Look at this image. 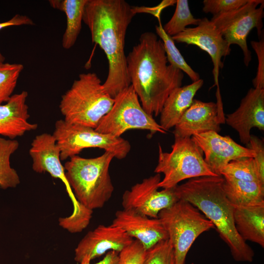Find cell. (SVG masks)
I'll return each mask as SVG.
<instances>
[{
    "label": "cell",
    "mask_w": 264,
    "mask_h": 264,
    "mask_svg": "<svg viewBox=\"0 0 264 264\" xmlns=\"http://www.w3.org/2000/svg\"><path fill=\"white\" fill-rule=\"evenodd\" d=\"M134 16L132 6L124 0H88L84 8L83 22L89 29L92 43L108 59L103 87L113 98L131 85L125 46L127 30Z\"/></svg>",
    "instance_id": "6da1fadb"
},
{
    "label": "cell",
    "mask_w": 264,
    "mask_h": 264,
    "mask_svg": "<svg viewBox=\"0 0 264 264\" xmlns=\"http://www.w3.org/2000/svg\"><path fill=\"white\" fill-rule=\"evenodd\" d=\"M163 43L156 34L143 33L127 56L131 85L144 110L157 116L171 92L181 87L183 72L168 65Z\"/></svg>",
    "instance_id": "7a4b0ae2"
},
{
    "label": "cell",
    "mask_w": 264,
    "mask_h": 264,
    "mask_svg": "<svg viewBox=\"0 0 264 264\" xmlns=\"http://www.w3.org/2000/svg\"><path fill=\"white\" fill-rule=\"evenodd\" d=\"M222 176L189 179L176 186L179 199L189 202L213 224L221 239L237 262H251L254 252L237 232L233 218V205L223 189Z\"/></svg>",
    "instance_id": "3957f363"
},
{
    "label": "cell",
    "mask_w": 264,
    "mask_h": 264,
    "mask_svg": "<svg viewBox=\"0 0 264 264\" xmlns=\"http://www.w3.org/2000/svg\"><path fill=\"white\" fill-rule=\"evenodd\" d=\"M114 158L113 154L105 151L93 158L75 155L65 164L66 178L77 200L89 210L102 208L112 196L109 169Z\"/></svg>",
    "instance_id": "277c9868"
},
{
    "label": "cell",
    "mask_w": 264,
    "mask_h": 264,
    "mask_svg": "<svg viewBox=\"0 0 264 264\" xmlns=\"http://www.w3.org/2000/svg\"><path fill=\"white\" fill-rule=\"evenodd\" d=\"M114 101L95 73H83L62 96L59 109L67 122L96 129Z\"/></svg>",
    "instance_id": "5b68a950"
},
{
    "label": "cell",
    "mask_w": 264,
    "mask_h": 264,
    "mask_svg": "<svg viewBox=\"0 0 264 264\" xmlns=\"http://www.w3.org/2000/svg\"><path fill=\"white\" fill-rule=\"evenodd\" d=\"M203 153L192 137H175L172 151L163 152L158 144V159L154 169L164 177L159 188H173L180 181L206 176H218L205 162Z\"/></svg>",
    "instance_id": "8992f818"
},
{
    "label": "cell",
    "mask_w": 264,
    "mask_h": 264,
    "mask_svg": "<svg viewBox=\"0 0 264 264\" xmlns=\"http://www.w3.org/2000/svg\"><path fill=\"white\" fill-rule=\"evenodd\" d=\"M174 248L175 264H185L192 245L202 233L215 228L200 211L189 202L179 199L158 215Z\"/></svg>",
    "instance_id": "52a82bcc"
},
{
    "label": "cell",
    "mask_w": 264,
    "mask_h": 264,
    "mask_svg": "<svg viewBox=\"0 0 264 264\" xmlns=\"http://www.w3.org/2000/svg\"><path fill=\"white\" fill-rule=\"evenodd\" d=\"M53 135L60 151L61 160L77 155L86 148H97L112 153L114 158H125L131 146L121 137L99 132L90 127L71 124L64 119L56 121Z\"/></svg>",
    "instance_id": "ba28073f"
},
{
    "label": "cell",
    "mask_w": 264,
    "mask_h": 264,
    "mask_svg": "<svg viewBox=\"0 0 264 264\" xmlns=\"http://www.w3.org/2000/svg\"><path fill=\"white\" fill-rule=\"evenodd\" d=\"M114 100L110 110L95 129L96 131L115 137H121L132 129L148 130L151 133H167L144 110L132 85L120 92Z\"/></svg>",
    "instance_id": "9c48e42d"
},
{
    "label": "cell",
    "mask_w": 264,
    "mask_h": 264,
    "mask_svg": "<svg viewBox=\"0 0 264 264\" xmlns=\"http://www.w3.org/2000/svg\"><path fill=\"white\" fill-rule=\"evenodd\" d=\"M264 3L262 0H248L241 7L213 16L210 20L230 46L236 44L241 47L246 66H248L252 58L247 44V37L250 32L256 28L260 39L263 26Z\"/></svg>",
    "instance_id": "30bf717a"
},
{
    "label": "cell",
    "mask_w": 264,
    "mask_h": 264,
    "mask_svg": "<svg viewBox=\"0 0 264 264\" xmlns=\"http://www.w3.org/2000/svg\"><path fill=\"white\" fill-rule=\"evenodd\" d=\"M160 174L144 178L124 192L122 205L124 209H132L151 218H158L162 210L173 206L179 199L173 188L159 191Z\"/></svg>",
    "instance_id": "8fae6325"
},
{
    "label": "cell",
    "mask_w": 264,
    "mask_h": 264,
    "mask_svg": "<svg viewBox=\"0 0 264 264\" xmlns=\"http://www.w3.org/2000/svg\"><path fill=\"white\" fill-rule=\"evenodd\" d=\"M172 38L177 43L196 45L209 55L214 66L215 83L219 85V71L223 66L221 58L228 55L231 49L213 23L207 18H203L195 27H186Z\"/></svg>",
    "instance_id": "7c38bea8"
},
{
    "label": "cell",
    "mask_w": 264,
    "mask_h": 264,
    "mask_svg": "<svg viewBox=\"0 0 264 264\" xmlns=\"http://www.w3.org/2000/svg\"><path fill=\"white\" fill-rule=\"evenodd\" d=\"M192 138L204 154V160L217 175L231 161L238 158L254 157V152L236 142L228 135L222 136L214 131L196 133Z\"/></svg>",
    "instance_id": "4fadbf2b"
},
{
    "label": "cell",
    "mask_w": 264,
    "mask_h": 264,
    "mask_svg": "<svg viewBox=\"0 0 264 264\" xmlns=\"http://www.w3.org/2000/svg\"><path fill=\"white\" fill-rule=\"evenodd\" d=\"M217 103L204 102L194 99L174 127V136L191 137L194 134L208 131L219 133L220 124L225 123V116L220 95H217Z\"/></svg>",
    "instance_id": "5bb4252c"
},
{
    "label": "cell",
    "mask_w": 264,
    "mask_h": 264,
    "mask_svg": "<svg viewBox=\"0 0 264 264\" xmlns=\"http://www.w3.org/2000/svg\"><path fill=\"white\" fill-rule=\"evenodd\" d=\"M133 239L120 227L99 225L89 231L80 241L75 249V261L80 263L84 258L90 261L108 251L118 253L131 244Z\"/></svg>",
    "instance_id": "9a60e30c"
},
{
    "label": "cell",
    "mask_w": 264,
    "mask_h": 264,
    "mask_svg": "<svg viewBox=\"0 0 264 264\" xmlns=\"http://www.w3.org/2000/svg\"><path fill=\"white\" fill-rule=\"evenodd\" d=\"M29 153L33 171L38 173L47 172L52 177L60 179L66 185L73 208L77 207L79 202L66 179L65 169L61 161L60 149L53 134L43 133L36 135L31 143Z\"/></svg>",
    "instance_id": "2e32d148"
},
{
    "label": "cell",
    "mask_w": 264,
    "mask_h": 264,
    "mask_svg": "<svg viewBox=\"0 0 264 264\" xmlns=\"http://www.w3.org/2000/svg\"><path fill=\"white\" fill-rule=\"evenodd\" d=\"M120 227L131 238H135L147 250L168 235L158 218H151L132 209L118 210L111 224Z\"/></svg>",
    "instance_id": "e0dca14e"
},
{
    "label": "cell",
    "mask_w": 264,
    "mask_h": 264,
    "mask_svg": "<svg viewBox=\"0 0 264 264\" xmlns=\"http://www.w3.org/2000/svg\"><path fill=\"white\" fill-rule=\"evenodd\" d=\"M225 123L236 130L242 143L247 145L253 128L264 130V88H251L239 108L226 115Z\"/></svg>",
    "instance_id": "ac0fdd59"
},
{
    "label": "cell",
    "mask_w": 264,
    "mask_h": 264,
    "mask_svg": "<svg viewBox=\"0 0 264 264\" xmlns=\"http://www.w3.org/2000/svg\"><path fill=\"white\" fill-rule=\"evenodd\" d=\"M27 97V92L22 91L0 105V135L15 139L38 128V124L28 121Z\"/></svg>",
    "instance_id": "d6986e66"
},
{
    "label": "cell",
    "mask_w": 264,
    "mask_h": 264,
    "mask_svg": "<svg viewBox=\"0 0 264 264\" xmlns=\"http://www.w3.org/2000/svg\"><path fill=\"white\" fill-rule=\"evenodd\" d=\"M203 80H198L175 89L166 100L160 113L159 125L167 132L174 127L189 108L197 92L201 88Z\"/></svg>",
    "instance_id": "ffe728a7"
},
{
    "label": "cell",
    "mask_w": 264,
    "mask_h": 264,
    "mask_svg": "<svg viewBox=\"0 0 264 264\" xmlns=\"http://www.w3.org/2000/svg\"><path fill=\"white\" fill-rule=\"evenodd\" d=\"M233 218L236 230L244 241L264 247V204L233 205Z\"/></svg>",
    "instance_id": "44dd1931"
},
{
    "label": "cell",
    "mask_w": 264,
    "mask_h": 264,
    "mask_svg": "<svg viewBox=\"0 0 264 264\" xmlns=\"http://www.w3.org/2000/svg\"><path fill=\"white\" fill-rule=\"evenodd\" d=\"M222 187L230 202L235 206L264 204V184L224 177Z\"/></svg>",
    "instance_id": "7402d4cb"
},
{
    "label": "cell",
    "mask_w": 264,
    "mask_h": 264,
    "mask_svg": "<svg viewBox=\"0 0 264 264\" xmlns=\"http://www.w3.org/2000/svg\"><path fill=\"white\" fill-rule=\"evenodd\" d=\"M88 0H50L53 8L64 12L66 26L62 38V46L71 48L75 44L82 28L84 10Z\"/></svg>",
    "instance_id": "603a6c76"
},
{
    "label": "cell",
    "mask_w": 264,
    "mask_h": 264,
    "mask_svg": "<svg viewBox=\"0 0 264 264\" xmlns=\"http://www.w3.org/2000/svg\"><path fill=\"white\" fill-rule=\"evenodd\" d=\"M19 142L16 139L0 137V188L16 187L20 183L17 171L10 164L11 155L18 149Z\"/></svg>",
    "instance_id": "cb8c5ba5"
},
{
    "label": "cell",
    "mask_w": 264,
    "mask_h": 264,
    "mask_svg": "<svg viewBox=\"0 0 264 264\" xmlns=\"http://www.w3.org/2000/svg\"><path fill=\"white\" fill-rule=\"evenodd\" d=\"M158 19L159 21V25L155 26L156 34L163 43L168 62L171 66L185 72L193 82L200 79L199 75L186 63L176 46L175 41L172 37L168 35L164 30L160 18Z\"/></svg>",
    "instance_id": "d4e9b609"
},
{
    "label": "cell",
    "mask_w": 264,
    "mask_h": 264,
    "mask_svg": "<svg viewBox=\"0 0 264 264\" xmlns=\"http://www.w3.org/2000/svg\"><path fill=\"white\" fill-rule=\"evenodd\" d=\"M220 175L224 177L262 183L253 157H242L230 161L222 170Z\"/></svg>",
    "instance_id": "484cf974"
},
{
    "label": "cell",
    "mask_w": 264,
    "mask_h": 264,
    "mask_svg": "<svg viewBox=\"0 0 264 264\" xmlns=\"http://www.w3.org/2000/svg\"><path fill=\"white\" fill-rule=\"evenodd\" d=\"M176 3V8L173 16L163 26L165 32L171 37L182 32L188 25L197 26L201 20L193 16L188 0H177Z\"/></svg>",
    "instance_id": "4316f807"
},
{
    "label": "cell",
    "mask_w": 264,
    "mask_h": 264,
    "mask_svg": "<svg viewBox=\"0 0 264 264\" xmlns=\"http://www.w3.org/2000/svg\"><path fill=\"white\" fill-rule=\"evenodd\" d=\"M23 69L22 64L0 62V105L7 102L13 95Z\"/></svg>",
    "instance_id": "83f0119b"
},
{
    "label": "cell",
    "mask_w": 264,
    "mask_h": 264,
    "mask_svg": "<svg viewBox=\"0 0 264 264\" xmlns=\"http://www.w3.org/2000/svg\"><path fill=\"white\" fill-rule=\"evenodd\" d=\"M142 264H175L174 248L169 239L146 250Z\"/></svg>",
    "instance_id": "f1b7e54d"
},
{
    "label": "cell",
    "mask_w": 264,
    "mask_h": 264,
    "mask_svg": "<svg viewBox=\"0 0 264 264\" xmlns=\"http://www.w3.org/2000/svg\"><path fill=\"white\" fill-rule=\"evenodd\" d=\"M248 0H204L202 10L213 16L236 10L245 4Z\"/></svg>",
    "instance_id": "f546056e"
},
{
    "label": "cell",
    "mask_w": 264,
    "mask_h": 264,
    "mask_svg": "<svg viewBox=\"0 0 264 264\" xmlns=\"http://www.w3.org/2000/svg\"><path fill=\"white\" fill-rule=\"evenodd\" d=\"M146 250L137 240L119 253V264H142Z\"/></svg>",
    "instance_id": "4dcf8cb0"
},
{
    "label": "cell",
    "mask_w": 264,
    "mask_h": 264,
    "mask_svg": "<svg viewBox=\"0 0 264 264\" xmlns=\"http://www.w3.org/2000/svg\"><path fill=\"white\" fill-rule=\"evenodd\" d=\"M247 147L255 153L253 157L260 181L264 184V145L263 140L251 135Z\"/></svg>",
    "instance_id": "1f68e13d"
},
{
    "label": "cell",
    "mask_w": 264,
    "mask_h": 264,
    "mask_svg": "<svg viewBox=\"0 0 264 264\" xmlns=\"http://www.w3.org/2000/svg\"><path fill=\"white\" fill-rule=\"evenodd\" d=\"M251 44L258 58V66L256 76L253 80L254 88H264V37L259 41H252Z\"/></svg>",
    "instance_id": "d6a6232c"
},
{
    "label": "cell",
    "mask_w": 264,
    "mask_h": 264,
    "mask_svg": "<svg viewBox=\"0 0 264 264\" xmlns=\"http://www.w3.org/2000/svg\"><path fill=\"white\" fill-rule=\"evenodd\" d=\"M34 22L29 17L19 14H16L9 20L0 22V30L2 28L11 26H21L23 25H33ZM5 58L0 51V62H3Z\"/></svg>",
    "instance_id": "836d02e7"
},
{
    "label": "cell",
    "mask_w": 264,
    "mask_h": 264,
    "mask_svg": "<svg viewBox=\"0 0 264 264\" xmlns=\"http://www.w3.org/2000/svg\"><path fill=\"white\" fill-rule=\"evenodd\" d=\"M119 253L115 251H110L105 255L104 258L98 263L93 264H119ZM79 264H91L90 260L88 258H84Z\"/></svg>",
    "instance_id": "e575fe53"
}]
</instances>
